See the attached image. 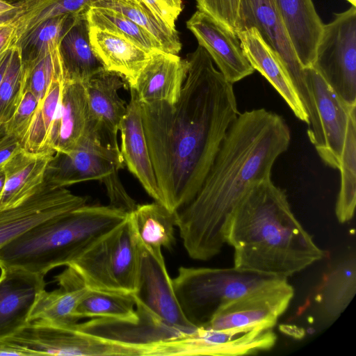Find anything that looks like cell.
I'll return each mask as SVG.
<instances>
[{
    "instance_id": "obj_47",
    "label": "cell",
    "mask_w": 356,
    "mask_h": 356,
    "mask_svg": "<svg viewBox=\"0 0 356 356\" xmlns=\"http://www.w3.org/2000/svg\"><path fill=\"white\" fill-rule=\"evenodd\" d=\"M279 329L284 334L296 339H301L305 335V330L302 327L295 325L282 324L280 325Z\"/></svg>"
},
{
    "instance_id": "obj_26",
    "label": "cell",
    "mask_w": 356,
    "mask_h": 356,
    "mask_svg": "<svg viewBox=\"0 0 356 356\" xmlns=\"http://www.w3.org/2000/svg\"><path fill=\"white\" fill-rule=\"evenodd\" d=\"M54 153L32 152L22 148L5 164L6 179L0 210L20 204L40 188L47 166Z\"/></svg>"
},
{
    "instance_id": "obj_35",
    "label": "cell",
    "mask_w": 356,
    "mask_h": 356,
    "mask_svg": "<svg viewBox=\"0 0 356 356\" xmlns=\"http://www.w3.org/2000/svg\"><path fill=\"white\" fill-rule=\"evenodd\" d=\"M63 81V77H56L53 80L34 114L22 145L24 149L32 152L51 151L49 149V137Z\"/></svg>"
},
{
    "instance_id": "obj_29",
    "label": "cell",
    "mask_w": 356,
    "mask_h": 356,
    "mask_svg": "<svg viewBox=\"0 0 356 356\" xmlns=\"http://www.w3.org/2000/svg\"><path fill=\"white\" fill-rule=\"evenodd\" d=\"M129 217L137 238L145 246L169 250L175 245V212L154 201L137 204Z\"/></svg>"
},
{
    "instance_id": "obj_19",
    "label": "cell",
    "mask_w": 356,
    "mask_h": 356,
    "mask_svg": "<svg viewBox=\"0 0 356 356\" xmlns=\"http://www.w3.org/2000/svg\"><path fill=\"white\" fill-rule=\"evenodd\" d=\"M130 90L131 98L120 127V152L129 171L155 202L163 204L143 128L141 103L136 90Z\"/></svg>"
},
{
    "instance_id": "obj_25",
    "label": "cell",
    "mask_w": 356,
    "mask_h": 356,
    "mask_svg": "<svg viewBox=\"0 0 356 356\" xmlns=\"http://www.w3.org/2000/svg\"><path fill=\"white\" fill-rule=\"evenodd\" d=\"M60 289L42 290L32 307L29 321H41L60 327H72L79 319L76 309L88 291L80 275L71 267L56 276Z\"/></svg>"
},
{
    "instance_id": "obj_2",
    "label": "cell",
    "mask_w": 356,
    "mask_h": 356,
    "mask_svg": "<svg viewBox=\"0 0 356 356\" xmlns=\"http://www.w3.org/2000/svg\"><path fill=\"white\" fill-rule=\"evenodd\" d=\"M290 142L289 127L279 114L263 108L239 113L200 190L175 212L191 258L206 261L220 252L235 209L253 186L271 178Z\"/></svg>"
},
{
    "instance_id": "obj_40",
    "label": "cell",
    "mask_w": 356,
    "mask_h": 356,
    "mask_svg": "<svg viewBox=\"0 0 356 356\" xmlns=\"http://www.w3.org/2000/svg\"><path fill=\"white\" fill-rule=\"evenodd\" d=\"M39 106L35 96L25 90L14 113L6 122V133L17 138L23 145L34 114Z\"/></svg>"
},
{
    "instance_id": "obj_49",
    "label": "cell",
    "mask_w": 356,
    "mask_h": 356,
    "mask_svg": "<svg viewBox=\"0 0 356 356\" xmlns=\"http://www.w3.org/2000/svg\"><path fill=\"white\" fill-rule=\"evenodd\" d=\"M17 3V0H0V15L13 9L16 6Z\"/></svg>"
},
{
    "instance_id": "obj_28",
    "label": "cell",
    "mask_w": 356,
    "mask_h": 356,
    "mask_svg": "<svg viewBox=\"0 0 356 356\" xmlns=\"http://www.w3.org/2000/svg\"><path fill=\"white\" fill-rule=\"evenodd\" d=\"M302 66L312 67L323 23L312 0H274Z\"/></svg>"
},
{
    "instance_id": "obj_21",
    "label": "cell",
    "mask_w": 356,
    "mask_h": 356,
    "mask_svg": "<svg viewBox=\"0 0 356 356\" xmlns=\"http://www.w3.org/2000/svg\"><path fill=\"white\" fill-rule=\"evenodd\" d=\"M85 85L89 119L105 134L108 141L119 147L118 131L127 111V104L118 94L126 86L119 74L104 70L83 83Z\"/></svg>"
},
{
    "instance_id": "obj_7",
    "label": "cell",
    "mask_w": 356,
    "mask_h": 356,
    "mask_svg": "<svg viewBox=\"0 0 356 356\" xmlns=\"http://www.w3.org/2000/svg\"><path fill=\"white\" fill-rule=\"evenodd\" d=\"M255 28L286 70L308 115L307 135L318 140L321 129L316 104L274 0H240L235 33Z\"/></svg>"
},
{
    "instance_id": "obj_43",
    "label": "cell",
    "mask_w": 356,
    "mask_h": 356,
    "mask_svg": "<svg viewBox=\"0 0 356 356\" xmlns=\"http://www.w3.org/2000/svg\"><path fill=\"white\" fill-rule=\"evenodd\" d=\"M22 148V143L10 134L0 138V168Z\"/></svg>"
},
{
    "instance_id": "obj_20",
    "label": "cell",
    "mask_w": 356,
    "mask_h": 356,
    "mask_svg": "<svg viewBox=\"0 0 356 356\" xmlns=\"http://www.w3.org/2000/svg\"><path fill=\"white\" fill-rule=\"evenodd\" d=\"M188 62L177 54L154 51L140 71L134 87L142 103L175 104L187 76Z\"/></svg>"
},
{
    "instance_id": "obj_36",
    "label": "cell",
    "mask_w": 356,
    "mask_h": 356,
    "mask_svg": "<svg viewBox=\"0 0 356 356\" xmlns=\"http://www.w3.org/2000/svg\"><path fill=\"white\" fill-rule=\"evenodd\" d=\"M69 15L47 19L22 36L15 46L22 65L33 63L58 46Z\"/></svg>"
},
{
    "instance_id": "obj_30",
    "label": "cell",
    "mask_w": 356,
    "mask_h": 356,
    "mask_svg": "<svg viewBox=\"0 0 356 356\" xmlns=\"http://www.w3.org/2000/svg\"><path fill=\"white\" fill-rule=\"evenodd\" d=\"M356 291V261L349 257L336 265L324 277L316 300L329 317H337L348 306Z\"/></svg>"
},
{
    "instance_id": "obj_10",
    "label": "cell",
    "mask_w": 356,
    "mask_h": 356,
    "mask_svg": "<svg viewBox=\"0 0 356 356\" xmlns=\"http://www.w3.org/2000/svg\"><path fill=\"white\" fill-rule=\"evenodd\" d=\"M277 336L267 325L213 330L198 327L191 334L149 346L145 356H236L271 349Z\"/></svg>"
},
{
    "instance_id": "obj_5",
    "label": "cell",
    "mask_w": 356,
    "mask_h": 356,
    "mask_svg": "<svg viewBox=\"0 0 356 356\" xmlns=\"http://www.w3.org/2000/svg\"><path fill=\"white\" fill-rule=\"evenodd\" d=\"M287 277L232 268L181 266L172 279L175 295L186 319L204 327L223 306Z\"/></svg>"
},
{
    "instance_id": "obj_48",
    "label": "cell",
    "mask_w": 356,
    "mask_h": 356,
    "mask_svg": "<svg viewBox=\"0 0 356 356\" xmlns=\"http://www.w3.org/2000/svg\"><path fill=\"white\" fill-rule=\"evenodd\" d=\"M14 47L7 48L0 52V82L10 60Z\"/></svg>"
},
{
    "instance_id": "obj_27",
    "label": "cell",
    "mask_w": 356,
    "mask_h": 356,
    "mask_svg": "<svg viewBox=\"0 0 356 356\" xmlns=\"http://www.w3.org/2000/svg\"><path fill=\"white\" fill-rule=\"evenodd\" d=\"M89 38L104 68L121 76L133 88L152 53L118 34L94 26H89Z\"/></svg>"
},
{
    "instance_id": "obj_53",
    "label": "cell",
    "mask_w": 356,
    "mask_h": 356,
    "mask_svg": "<svg viewBox=\"0 0 356 356\" xmlns=\"http://www.w3.org/2000/svg\"><path fill=\"white\" fill-rule=\"evenodd\" d=\"M346 1H348L351 4V6L356 7V0H346Z\"/></svg>"
},
{
    "instance_id": "obj_9",
    "label": "cell",
    "mask_w": 356,
    "mask_h": 356,
    "mask_svg": "<svg viewBox=\"0 0 356 356\" xmlns=\"http://www.w3.org/2000/svg\"><path fill=\"white\" fill-rule=\"evenodd\" d=\"M312 67L348 106H356V7L324 24Z\"/></svg>"
},
{
    "instance_id": "obj_31",
    "label": "cell",
    "mask_w": 356,
    "mask_h": 356,
    "mask_svg": "<svg viewBox=\"0 0 356 356\" xmlns=\"http://www.w3.org/2000/svg\"><path fill=\"white\" fill-rule=\"evenodd\" d=\"M91 6L115 10L150 33L167 53L178 54L181 43L176 29H172L153 13L140 0H99Z\"/></svg>"
},
{
    "instance_id": "obj_13",
    "label": "cell",
    "mask_w": 356,
    "mask_h": 356,
    "mask_svg": "<svg viewBox=\"0 0 356 356\" xmlns=\"http://www.w3.org/2000/svg\"><path fill=\"white\" fill-rule=\"evenodd\" d=\"M136 302L137 316L134 318H93L74 327L103 341L144 350L155 343L188 334L184 330L170 325L139 302Z\"/></svg>"
},
{
    "instance_id": "obj_14",
    "label": "cell",
    "mask_w": 356,
    "mask_h": 356,
    "mask_svg": "<svg viewBox=\"0 0 356 356\" xmlns=\"http://www.w3.org/2000/svg\"><path fill=\"white\" fill-rule=\"evenodd\" d=\"M293 296L294 289L288 280L254 291L221 307L202 328L226 330L259 325L273 327Z\"/></svg>"
},
{
    "instance_id": "obj_34",
    "label": "cell",
    "mask_w": 356,
    "mask_h": 356,
    "mask_svg": "<svg viewBox=\"0 0 356 356\" xmlns=\"http://www.w3.org/2000/svg\"><path fill=\"white\" fill-rule=\"evenodd\" d=\"M86 15L89 26L118 34L149 53L164 51L161 44L150 33L115 10L90 6Z\"/></svg>"
},
{
    "instance_id": "obj_22",
    "label": "cell",
    "mask_w": 356,
    "mask_h": 356,
    "mask_svg": "<svg viewBox=\"0 0 356 356\" xmlns=\"http://www.w3.org/2000/svg\"><path fill=\"white\" fill-rule=\"evenodd\" d=\"M247 59L274 87L294 115L309 123L308 115L284 65L255 28L236 32Z\"/></svg>"
},
{
    "instance_id": "obj_39",
    "label": "cell",
    "mask_w": 356,
    "mask_h": 356,
    "mask_svg": "<svg viewBox=\"0 0 356 356\" xmlns=\"http://www.w3.org/2000/svg\"><path fill=\"white\" fill-rule=\"evenodd\" d=\"M99 0H49L35 13L26 15L17 30L15 45L22 36L41 22L56 16L86 12Z\"/></svg>"
},
{
    "instance_id": "obj_52",
    "label": "cell",
    "mask_w": 356,
    "mask_h": 356,
    "mask_svg": "<svg viewBox=\"0 0 356 356\" xmlns=\"http://www.w3.org/2000/svg\"><path fill=\"white\" fill-rule=\"evenodd\" d=\"M178 9L182 10L181 0H170Z\"/></svg>"
},
{
    "instance_id": "obj_38",
    "label": "cell",
    "mask_w": 356,
    "mask_h": 356,
    "mask_svg": "<svg viewBox=\"0 0 356 356\" xmlns=\"http://www.w3.org/2000/svg\"><path fill=\"white\" fill-rule=\"evenodd\" d=\"M24 92L23 66L15 46L8 65L0 82V122L6 123L19 105Z\"/></svg>"
},
{
    "instance_id": "obj_8",
    "label": "cell",
    "mask_w": 356,
    "mask_h": 356,
    "mask_svg": "<svg viewBox=\"0 0 356 356\" xmlns=\"http://www.w3.org/2000/svg\"><path fill=\"white\" fill-rule=\"evenodd\" d=\"M124 166L119 147L112 145L89 119L85 133L72 150L53 154L46 168L44 183L54 188L88 181L104 183Z\"/></svg>"
},
{
    "instance_id": "obj_32",
    "label": "cell",
    "mask_w": 356,
    "mask_h": 356,
    "mask_svg": "<svg viewBox=\"0 0 356 356\" xmlns=\"http://www.w3.org/2000/svg\"><path fill=\"white\" fill-rule=\"evenodd\" d=\"M356 106L348 113L346 132L338 170L341 175L340 190L335 213L338 221L345 223L355 213L356 203Z\"/></svg>"
},
{
    "instance_id": "obj_16",
    "label": "cell",
    "mask_w": 356,
    "mask_h": 356,
    "mask_svg": "<svg viewBox=\"0 0 356 356\" xmlns=\"http://www.w3.org/2000/svg\"><path fill=\"white\" fill-rule=\"evenodd\" d=\"M186 27L229 82L234 84L254 72L236 34L215 18L197 10L187 20Z\"/></svg>"
},
{
    "instance_id": "obj_33",
    "label": "cell",
    "mask_w": 356,
    "mask_h": 356,
    "mask_svg": "<svg viewBox=\"0 0 356 356\" xmlns=\"http://www.w3.org/2000/svg\"><path fill=\"white\" fill-rule=\"evenodd\" d=\"M133 293L88 289L76 309V316L83 318L131 319L137 316Z\"/></svg>"
},
{
    "instance_id": "obj_24",
    "label": "cell",
    "mask_w": 356,
    "mask_h": 356,
    "mask_svg": "<svg viewBox=\"0 0 356 356\" xmlns=\"http://www.w3.org/2000/svg\"><path fill=\"white\" fill-rule=\"evenodd\" d=\"M86 12L70 14L58 44L64 81L84 83L105 70L89 38Z\"/></svg>"
},
{
    "instance_id": "obj_18",
    "label": "cell",
    "mask_w": 356,
    "mask_h": 356,
    "mask_svg": "<svg viewBox=\"0 0 356 356\" xmlns=\"http://www.w3.org/2000/svg\"><path fill=\"white\" fill-rule=\"evenodd\" d=\"M0 340L11 337L26 325L44 276L18 268H1Z\"/></svg>"
},
{
    "instance_id": "obj_46",
    "label": "cell",
    "mask_w": 356,
    "mask_h": 356,
    "mask_svg": "<svg viewBox=\"0 0 356 356\" xmlns=\"http://www.w3.org/2000/svg\"><path fill=\"white\" fill-rule=\"evenodd\" d=\"M37 356V354L31 350L21 346L8 339L0 340V356Z\"/></svg>"
},
{
    "instance_id": "obj_45",
    "label": "cell",
    "mask_w": 356,
    "mask_h": 356,
    "mask_svg": "<svg viewBox=\"0 0 356 356\" xmlns=\"http://www.w3.org/2000/svg\"><path fill=\"white\" fill-rule=\"evenodd\" d=\"M40 0H17L16 6L0 15V27L10 22L21 15L26 13L33 9Z\"/></svg>"
},
{
    "instance_id": "obj_6",
    "label": "cell",
    "mask_w": 356,
    "mask_h": 356,
    "mask_svg": "<svg viewBox=\"0 0 356 356\" xmlns=\"http://www.w3.org/2000/svg\"><path fill=\"white\" fill-rule=\"evenodd\" d=\"M136 235L129 217L90 245L67 266L72 267L89 289L133 293L138 275Z\"/></svg>"
},
{
    "instance_id": "obj_51",
    "label": "cell",
    "mask_w": 356,
    "mask_h": 356,
    "mask_svg": "<svg viewBox=\"0 0 356 356\" xmlns=\"http://www.w3.org/2000/svg\"><path fill=\"white\" fill-rule=\"evenodd\" d=\"M6 124L0 122V138L6 135Z\"/></svg>"
},
{
    "instance_id": "obj_1",
    "label": "cell",
    "mask_w": 356,
    "mask_h": 356,
    "mask_svg": "<svg viewBox=\"0 0 356 356\" xmlns=\"http://www.w3.org/2000/svg\"><path fill=\"white\" fill-rule=\"evenodd\" d=\"M178 101L141 103V116L163 205L176 212L195 196L239 114L233 84L200 45L187 56Z\"/></svg>"
},
{
    "instance_id": "obj_3",
    "label": "cell",
    "mask_w": 356,
    "mask_h": 356,
    "mask_svg": "<svg viewBox=\"0 0 356 356\" xmlns=\"http://www.w3.org/2000/svg\"><path fill=\"white\" fill-rule=\"evenodd\" d=\"M234 266L288 277L324 258L271 178L253 186L235 209L227 233Z\"/></svg>"
},
{
    "instance_id": "obj_12",
    "label": "cell",
    "mask_w": 356,
    "mask_h": 356,
    "mask_svg": "<svg viewBox=\"0 0 356 356\" xmlns=\"http://www.w3.org/2000/svg\"><path fill=\"white\" fill-rule=\"evenodd\" d=\"M137 242L138 275L137 288L133 293L136 302L164 322L188 333L195 332L198 327L186 319L177 302L161 248L145 246L138 238Z\"/></svg>"
},
{
    "instance_id": "obj_37",
    "label": "cell",
    "mask_w": 356,
    "mask_h": 356,
    "mask_svg": "<svg viewBox=\"0 0 356 356\" xmlns=\"http://www.w3.org/2000/svg\"><path fill=\"white\" fill-rule=\"evenodd\" d=\"M22 66L24 90L32 92L40 105L53 80L56 77H63L58 46L33 63Z\"/></svg>"
},
{
    "instance_id": "obj_50",
    "label": "cell",
    "mask_w": 356,
    "mask_h": 356,
    "mask_svg": "<svg viewBox=\"0 0 356 356\" xmlns=\"http://www.w3.org/2000/svg\"><path fill=\"white\" fill-rule=\"evenodd\" d=\"M6 175L3 168H0V198L1 197L4 184H5Z\"/></svg>"
},
{
    "instance_id": "obj_11",
    "label": "cell",
    "mask_w": 356,
    "mask_h": 356,
    "mask_svg": "<svg viewBox=\"0 0 356 356\" xmlns=\"http://www.w3.org/2000/svg\"><path fill=\"white\" fill-rule=\"evenodd\" d=\"M37 355L141 356L140 348L103 341L72 327L31 321L8 338Z\"/></svg>"
},
{
    "instance_id": "obj_15",
    "label": "cell",
    "mask_w": 356,
    "mask_h": 356,
    "mask_svg": "<svg viewBox=\"0 0 356 356\" xmlns=\"http://www.w3.org/2000/svg\"><path fill=\"white\" fill-rule=\"evenodd\" d=\"M87 201V197L66 188H54L44 183L20 204L0 210V248L32 227L82 207Z\"/></svg>"
},
{
    "instance_id": "obj_17",
    "label": "cell",
    "mask_w": 356,
    "mask_h": 356,
    "mask_svg": "<svg viewBox=\"0 0 356 356\" xmlns=\"http://www.w3.org/2000/svg\"><path fill=\"white\" fill-rule=\"evenodd\" d=\"M305 72L321 129V143L316 152L327 165L338 169L348 113L356 106H348L344 104L313 67H305Z\"/></svg>"
},
{
    "instance_id": "obj_42",
    "label": "cell",
    "mask_w": 356,
    "mask_h": 356,
    "mask_svg": "<svg viewBox=\"0 0 356 356\" xmlns=\"http://www.w3.org/2000/svg\"><path fill=\"white\" fill-rule=\"evenodd\" d=\"M153 13L172 29L181 12L170 0H140Z\"/></svg>"
},
{
    "instance_id": "obj_41",
    "label": "cell",
    "mask_w": 356,
    "mask_h": 356,
    "mask_svg": "<svg viewBox=\"0 0 356 356\" xmlns=\"http://www.w3.org/2000/svg\"><path fill=\"white\" fill-rule=\"evenodd\" d=\"M196 2L198 10L211 15L235 33L240 0H196Z\"/></svg>"
},
{
    "instance_id": "obj_23",
    "label": "cell",
    "mask_w": 356,
    "mask_h": 356,
    "mask_svg": "<svg viewBox=\"0 0 356 356\" xmlns=\"http://www.w3.org/2000/svg\"><path fill=\"white\" fill-rule=\"evenodd\" d=\"M89 123V110L85 85L64 81L53 122L49 149L68 152L78 143Z\"/></svg>"
},
{
    "instance_id": "obj_44",
    "label": "cell",
    "mask_w": 356,
    "mask_h": 356,
    "mask_svg": "<svg viewBox=\"0 0 356 356\" xmlns=\"http://www.w3.org/2000/svg\"><path fill=\"white\" fill-rule=\"evenodd\" d=\"M28 13L19 15L0 27V52L7 48L15 46L17 28L23 17Z\"/></svg>"
},
{
    "instance_id": "obj_4",
    "label": "cell",
    "mask_w": 356,
    "mask_h": 356,
    "mask_svg": "<svg viewBox=\"0 0 356 356\" xmlns=\"http://www.w3.org/2000/svg\"><path fill=\"white\" fill-rule=\"evenodd\" d=\"M129 213L113 206L87 204L46 220L0 248V268H18L43 276L67 266Z\"/></svg>"
}]
</instances>
